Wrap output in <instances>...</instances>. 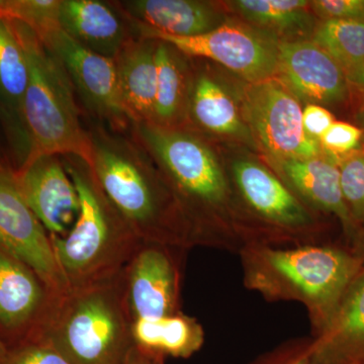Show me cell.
<instances>
[{
    "label": "cell",
    "instance_id": "cell-1",
    "mask_svg": "<svg viewBox=\"0 0 364 364\" xmlns=\"http://www.w3.org/2000/svg\"><path fill=\"white\" fill-rule=\"evenodd\" d=\"M87 130L91 169L136 236L142 242L186 244L189 229L176 196L132 129L114 130L90 121Z\"/></svg>",
    "mask_w": 364,
    "mask_h": 364
},
{
    "label": "cell",
    "instance_id": "cell-2",
    "mask_svg": "<svg viewBox=\"0 0 364 364\" xmlns=\"http://www.w3.org/2000/svg\"><path fill=\"white\" fill-rule=\"evenodd\" d=\"M131 329L119 274L52 294L23 340L49 345L70 364H124L134 347Z\"/></svg>",
    "mask_w": 364,
    "mask_h": 364
},
{
    "label": "cell",
    "instance_id": "cell-3",
    "mask_svg": "<svg viewBox=\"0 0 364 364\" xmlns=\"http://www.w3.org/2000/svg\"><path fill=\"white\" fill-rule=\"evenodd\" d=\"M80 200L75 224L64 237H50L69 287L114 279L142 241L109 202L90 165L81 158L61 156Z\"/></svg>",
    "mask_w": 364,
    "mask_h": 364
},
{
    "label": "cell",
    "instance_id": "cell-4",
    "mask_svg": "<svg viewBox=\"0 0 364 364\" xmlns=\"http://www.w3.org/2000/svg\"><path fill=\"white\" fill-rule=\"evenodd\" d=\"M363 267L360 258L336 248L258 247L244 254L245 282L251 289L301 301L322 325Z\"/></svg>",
    "mask_w": 364,
    "mask_h": 364
},
{
    "label": "cell",
    "instance_id": "cell-5",
    "mask_svg": "<svg viewBox=\"0 0 364 364\" xmlns=\"http://www.w3.org/2000/svg\"><path fill=\"white\" fill-rule=\"evenodd\" d=\"M11 21L25 49L30 71L23 112L32 141L31 158L70 155L90 165V133L82 123L70 79L58 59L28 26Z\"/></svg>",
    "mask_w": 364,
    "mask_h": 364
},
{
    "label": "cell",
    "instance_id": "cell-6",
    "mask_svg": "<svg viewBox=\"0 0 364 364\" xmlns=\"http://www.w3.org/2000/svg\"><path fill=\"white\" fill-rule=\"evenodd\" d=\"M131 129L161 170L186 223L189 215L196 230L200 213L226 200V178L214 151L183 129L153 124H133Z\"/></svg>",
    "mask_w": 364,
    "mask_h": 364
},
{
    "label": "cell",
    "instance_id": "cell-7",
    "mask_svg": "<svg viewBox=\"0 0 364 364\" xmlns=\"http://www.w3.org/2000/svg\"><path fill=\"white\" fill-rule=\"evenodd\" d=\"M242 104L253 136L272 160L322 156L318 141L304 130L303 109L298 98L279 79L249 83Z\"/></svg>",
    "mask_w": 364,
    "mask_h": 364
},
{
    "label": "cell",
    "instance_id": "cell-8",
    "mask_svg": "<svg viewBox=\"0 0 364 364\" xmlns=\"http://www.w3.org/2000/svg\"><path fill=\"white\" fill-rule=\"evenodd\" d=\"M39 39L65 70L86 119L114 130L131 129L133 123L119 100L114 60L79 45L60 26Z\"/></svg>",
    "mask_w": 364,
    "mask_h": 364
},
{
    "label": "cell",
    "instance_id": "cell-9",
    "mask_svg": "<svg viewBox=\"0 0 364 364\" xmlns=\"http://www.w3.org/2000/svg\"><path fill=\"white\" fill-rule=\"evenodd\" d=\"M134 26L140 37L168 43L186 56L213 60L249 83L274 77L277 72V43L244 26L222 23L210 32L191 38Z\"/></svg>",
    "mask_w": 364,
    "mask_h": 364
},
{
    "label": "cell",
    "instance_id": "cell-10",
    "mask_svg": "<svg viewBox=\"0 0 364 364\" xmlns=\"http://www.w3.org/2000/svg\"><path fill=\"white\" fill-rule=\"evenodd\" d=\"M0 245L32 268L52 294L69 289L51 238L21 193L16 171L0 166Z\"/></svg>",
    "mask_w": 364,
    "mask_h": 364
},
{
    "label": "cell",
    "instance_id": "cell-11",
    "mask_svg": "<svg viewBox=\"0 0 364 364\" xmlns=\"http://www.w3.org/2000/svg\"><path fill=\"white\" fill-rule=\"evenodd\" d=\"M171 245L142 242L119 273L132 322L178 313L179 269Z\"/></svg>",
    "mask_w": 364,
    "mask_h": 364
},
{
    "label": "cell",
    "instance_id": "cell-12",
    "mask_svg": "<svg viewBox=\"0 0 364 364\" xmlns=\"http://www.w3.org/2000/svg\"><path fill=\"white\" fill-rule=\"evenodd\" d=\"M16 178L26 202L50 237H64L80 213V200L60 155L31 158Z\"/></svg>",
    "mask_w": 364,
    "mask_h": 364
},
{
    "label": "cell",
    "instance_id": "cell-13",
    "mask_svg": "<svg viewBox=\"0 0 364 364\" xmlns=\"http://www.w3.org/2000/svg\"><path fill=\"white\" fill-rule=\"evenodd\" d=\"M28 75L26 51L13 21L0 18V126L16 172L33 153L23 112Z\"/></svg>",
    "mask_w": 364,
    "mask_h": 364
},
{
    "label": "cell",
    "instance_id": "cell-14",
    "mask_svg": "<svg viewBox=\"0 0 364 364\" xmlns=\"http://www.w3.org/2000/svg\"><path fill=\"white\" fill-rule=\"evenodd\" d=\"M277 50L279 80L294 97L318 105L340 104L347 97L345 71L312 41H284Z\"/></svg>",
    "mask_w": 364,
    "mask_h": 364
},
{
    "label": "cell",
    "instance_id": "cell-15",
    "mask_svg": "<svg viewBox=\"0 0 364 364\" xmlns=\"http://www.w3.org/2000/svg\"><path fill=\"white\" fill-rule=\"evenodd\" d=\"M51 296L32 268L0 245V337L6 347L28 336Z\"/></svg>",
    "mask_w": 364,
    "mask_h": 364
},
{
    "label": "cell",
    "instance_id": "cell-16",
    "mask_svg": "<svg viewBox=\"0 0 364 364\" xmlns=\"http://www.w3.org/2000/svg\"><path fill=\"white\" fill-rule=\"evenodd\" d=\"M59 26L79 45L112 60L138 37L133 23L116 1L61 0Z\"/></svg>",
    "mask_w": 364,
    "mask_h": 364
},
{
    "label": "cell",
    "instance_id": "cell-17",
    "mask_svg": "<svg viewBox=\"0 0 364 364\" xmlns=\"http://www.w3.org/2000/svg\"><path fill=\"white\" fill-rule=\"evenodd\" d=\"M322 326L309 344L313 363L364 364V267Z\"/></svg>",
    "mask_w": 364,
    "mask_h": 364
},
{
    "label": "cell",
    "instance_id": "cell-18",
    "mask_svg": "<svg viewBox=\"0 0 364 364\" xmlns=\"http://www.w3.org/2000/svg\"><path fill=\"white\" fill-rule=\"evenodd\" d=\"M156 46V40L138 36L114 59L119 100L133 124H153L154 119Z\"/></svg>",
    "mask_w": 364,
    "mask_h": 364
},
{
    "label": "cell",
    "instance_id": "cell-19",
    "mask_svg": "<svg viewBox=\"0 0 364 364\" xmlns=\"http://www.w3.org/2000/svg\"><path fill=\"white\" fill-rule=\"evenodd\" d=\"M116 4L134 25L173 37H196L222 25L221 14L210 2L124 0Z\"/></svg>",
    "mask_w": 364,
    "mask_h": 364
},
{
    "label": "cell",
    "instance_id": "cell-20",
    "mask_svg": "<svg viewBox=\"0 0 364 364\" xmlns=\"http://www.w3.org/2000/svg\"><path fill=\"white\" fill-rule=\"evenodd\" d=\"M233 174L244 200L261 217L287 228L306 227L312 222L294 193L262 165L237 160Z\"/></svg>",
    "mask_w": 364,
    "mask_h": 364
},
{
    "label": "cell",
    "instance_id": "cell-21",
    "mask_svg": "<svg viewBox=\"0 0 364 364\" xmlns=\"http://www.w3.org/2000/svg\"><path fill=\"white\" fill-rule=\"evenodd\" d=\"M294 191L313 207L336 215L346 229L352 220L340 186L338 166L323 156L309 159L272 160Z\"/></svg>",
    "mask_w": 364,
    "mask_h": 364
},
{
    "label": "cell",
    "instance_id": "cell-22",
    "mask_svg": "<svg viewBox=\"0 0 364 364\" xmlns=\"http://www.w3.org/2000/svg\"><path fill=\"white\" fill-rule=\"evenodd\" d=\"M134 345L143 350L176 358H188L200 350L203 331L195 318L181 312L159 318L132 322Z\"/></svg>",
    "mask_w": 364,
    "mask_h": 364
},
{
    "label": "cell",
    "instance_id": "cell-23",
    "mask_svg": "<svg viewBox=\"0 0 364 364\" xmlns=\"http://www.w3.org/2000/svg\"><path fill=\"white\" fill-rule=\"evenodd\" d=\"M157 41L156 98L153 124L162 128H177L176 124L188 107L191 81L182 53L168 43Z\"/></svg>",
    "mask_w": 364,
    "mask_h": 364
},
{
    "label": "cell",
    "instance_id": "cell-24",
    "mask_svg": "<svg viewBox=\"0 0 364 364\" xmlns=\"http://www.w3.org/2000/svg\"><path fill=\"white\" fill-rule=\"evenodd\" d=\"M188 109L193 122L215 135L244 136L247 134L233 100L207 73H198L191 80Z\"/></svg>",
    "mask_w": 364,
    "mask_h": 364
},
{
    "label": "cell",
    "instance_id": "cell-25",
    "mask_svg": "<svg viewBox=\"0 0 364 364\" xmlns=\"http://www.w3.org/2000/svg\"><path fill=\"white\" fill-rule=\"evenodd\" d=\"M251 23L279 32H296L312 26L306 0H236L230 2Z\"/></svg>",
    "mask_w": 364,
    "mask_h": 364
},
{
    "label": "cell",
    "instance_id": "cell-26",
    "mask_svg": "<svg viewBox=\"0 0 364 364\" xmlns=\"http://www.w3.org/2000/svg\"><path fill=\"white\" fill-rule=\"evenodd\" d=\"M311 41L346 73L364 59V21L323 20L314 30Z\"/></svg>",
    "mask_w": 364,
    "mask_h": 364
},
{
    "label": "cell",
    "instance_id": "cell-27",
    "mask_svg": "<svg viewBox=\"0 0 364 364\" xmlns=\"http://www.w3.org/2000/svg\"><path fill=\"white\" fill-rule=\"evenodd\" d=\"M61 0H4V13L9 20L28 26L38 37L59 26Z\"/></svg>",
    "mask_w": 364,
    "mask_h": 364
},
{
    "label": "cell",
    "instance_id": "cell-28",
    "mask_svg": "<svg viewBox=\"0 0 364 364\" xmlns=\"http://www.w3.org/2000/svg\"><path fill=\"white\" fill-rule=\"evenodd\" d=\"M340 186L353 222L364 223V152H354L337 162Z\"/></svg>",
    "mask_w": 364,
    "mask_h": 364
},
{
    "label": "cell",
    "instance_id": "cell-29",
    "mask_svg": "<svg viewBox=\"0 0 364 364\" xmlns=\"http://www.w3.org/2000/svg\"><path fill=\"white\" fill-rule=\"evenodd\" d=\"M0 364H70L49 345L23 340L11 346L0 358Z\"/></svg>",
    "mask_w": 364,
    "mask_h": 364
},
{
    "label": "cell",
    "instance_id": "cell-30",
    "mask_svg": "<svg viewBox=\"0 0 364 364\" xmlns=\"http://www.w3.org/2000/svg\"><path fill=\"white\" fill-rule=\"evenodd\" d=\"M363 130L354 124L344 122H334L324 135L321 136L320 143L322 150L327 152L330 157H346L360 145L363 138Z\"/></svg>",
    "mask_w": 364,
    "mask_h": 364
},
{
    "label": "cell",
    "instance_id": "cell-31",
    "mask_svg": "<svg viewBox=\"0 0 364 364\" xmlns=\"http://www.w3.org/2000/svg\"><path fill=\"white\" fill-rule=\"evenodd\" d=\"M310 4L323 20L364 21V0H316Z\"/></svg>",
    "mask_w": 364,
    "mask_h": 364
},
{
    "label": "cell",
    "instance_id": "cell-32",
    "mask_svg": "<svg viewBox=\"0 0 364 364\" xmlns=\"http://www.w3.org/2000/svg\"><path fill=\"white\" fill-rule=\"evenodd\" d=\"M334 122L331 112L322 105L310 104L303 109L304 130L315 140H320Z\"/></svg>",
    "mask_w": 364,
    "mask_h": 364
},
{
    "label": "cell",
    "instance_id": "cell-33",
    "mask_svg": "<svg viewBox=\"0 0 364 364\" xmlns=\"http://www.w3.org/2000/svg\"><path fill=\"white\" fill-rule=\"evenodd\" d=\"M309 344L282 347L251 364H315L310 359Z\"/></svg>",
    "mask_w": 364,
    "mask_h": 364
},
{
    "label": "cell",
    "instance_id": "cell-34",
    "mask_svg": "<svg viewBox=\"0 0 364 364\" xmlns=\"http://www.w3.org/2000/svg\"><path fill=\"white\" fill-rule=\"evenodd\" d=\"M164 359L161 355L143 350L134 345L124 364H164Z\"/></svg>",
    "mask_w": 364,
    "mask_h": 364
},
{
    "label": "cell",
    "instance_id": "cell-35",
    "mask_svg": "<svg viewBox=\"0 0 364 364\" xmlns=\"http://www.w3.org/2000/svg\"><path fill=\"white\" fill-rule=\"evenodd\" d=\"M347 82L364 93V59L358 65L347 71Z\"/></svg>",
    "mask_w": 364,
    "mask_h": 364
},
{
    "label": "cell",
    "instance_id": "cell-36",
    "mask_svg": "<svg viewBox=\"0 0 364 364\" xmlns=\"http://www.w3.org/2000/svg\"><path fill=\"white\" fill-rule=\"evenodd\" d=\"M0 166L11 167L14 169L11 156H9V148H7L6 136H4L1 126H0Z\"/></svg>",
    "mask_w": 364,
    "mask_h": 364
},
{
    "label": "cell",
    "instance_id": "cell-37",
    "mask_svg": "<svg viewBox=\"0 0 364 364\" xmlns=\"http://www.w3.org/2000/svg\"><path fill=\"white\" fill-rule=\"evenodd\" d=\"M6 349L7 347L6 343H4V340H2L1 337H0V358H1V356L6 353Z\"/></svg>",
    "mask_w": 364,
    "mask_h": 364
},
{
    "label": "cell",
    "instance_id": "cell-38",
    "mask_svg": "<svg viewBox=\"0 0 364 364\" xmlns=\"http://www.w3.org/2000/svg\"><path fill=\"white\" fill-rule=\"evenodd\" d=\"M0 18H6V13H4V0H0Z\"/></svg>",
    "mask_w": 364,
    "mask_h": 364
},
{
    "label": "cell",
    "instance_id": "cell-39",
    "mask_svg": "<svg viewBox=\"0 0 364 364\" xmlns=\"http://www.w3.org/2000/svg\"><path fill=\"white\" fill-rule=\"evenodd\" d=\"M361 117H363V121H364V111H363V114H361Z\"/></svg>",
    "mask_w": 364,
    "mask_h": 364
}]
</instances>
